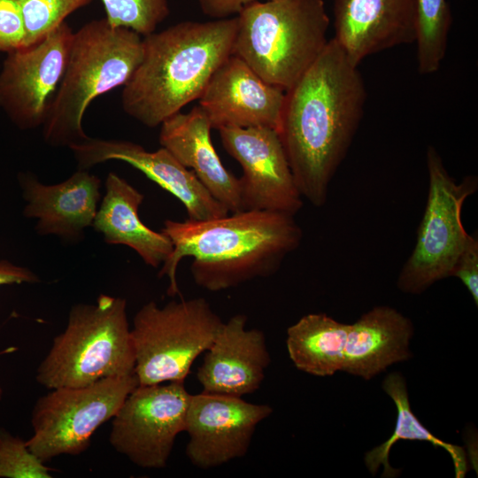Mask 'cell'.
Masks as SVG:
<instances>
[{"mask_svg":"<svg viewBox=\"0 0 478 478\" xmlns=\"http://www.w3.org/2000/svg\"><path fill=\"white\" fill-rule=\"evenodd\" d=\"M417 65L421 74L436 73L445 57L452 22L446 0H415Z\"/></svg>","mask_w":478,"mask_h":478,"instance_id":"cell-24","label":"cell"},{"mask_svg":"<svg viewBox=\"0 0 478 478\" xmlns=\"http://www.w3.org/2000/svg\"><path fill=\"white\" fill-rule=\"evenodd\" d=\"M451 276L457 277L461 281L477 306L478 238L476 233L468 235L466 243L453 266Z\"/></svg>","mask_w":478,"mask_h":478,"instance_id":"cell-29","label":"cell"},{"mask_svg":"<svg viewBox=\"0 0 478 478\" xmlns=\"http://www.w3.org/2000/svg\"><path fill=\"white\" fill-rule=\"evenodd\" d=\"M26 45V28L15 0H0V51L12 52Z\"/></svg>","mask_w":478,"mask_h":478,"instance_id":"cell-28","label":"cell"},{"mask_svg":"<svg viewBox=\"0 0 478 478\" xmlns=\"http://www.w3.org/2000/svg\"><path fill=\"white\" fill-rule=\"evenodd\" d=\"M39 281L38 276L28 268L16 266L6 259H0V286Z\"/></svg>","mask_w":478,"mask_h":478,"instance_id":"cell-31","label":"cell"},{"mask_svg":"<svg viewBox=\"0 0 478 478\" xmlns=\"http://www.w3.org/2000/svg\"><path fill=\"white\" fill-rule=\"evenodd\" d=\"M3 395H4V389H3V388L0 386V401H1V399L3 398Z\"/></svg>","mask_w":478,"mask_h":478,"instance_id":"cell-32","label":"cell"},{"mask_svg":"<svg viewBox=\"0 0 478 478\" xmlns=\"http://www.w3.org/2000/svg\"><path fill=\"white\" fill-rule=\"evenodd\" d=\"M247 320L232 316L204 352L197 372L203 392L242 397L260 388L271 357L263 331L247 329Z\"/></svg>","mask_w":478,"mask_h":478,"instance_id":"cell-16","label":"cell"},{"mask_svg":"<svg viewBox=\"0 0 478 478\" xmlns=\"http://www.w3.org/2000/svg\"><path fill=\"white\" fill-rule=\"evenodd\" d=\"M272 412L268 405L238 397L203 391L191 395L184 430L189 460L210 469L244 457L258 425Z\"/></svg>","mask_w":478,"mask_h":478,"instance_id":"cell-13","label":"cell"},{"mask_svg":"<svg viewBox=\"0 0 478 478\" xmlns=\"http://www.w3.org/2000/svg\"><path fill=\"white\" fill-rule=\"evenodd\" d=\"M365 83L335 40L285 91L277 133L296 185L316 207L346 157L363 117Z\"/></svg>","mask_w":478,"mask_h":478,"instance_id":"cell-1","label":"cell"},{"mask_svg":"<svg viewBox=\"0 0 478 478\" xmlns=\"http://www.w3.org/2000/svg\"><path fill=\"white\" fill-rule=\"evenodd\" d=\"M211 129L204 112L197 105L187 113L179 112L166 119L160 125L159 143L229 212L243 211L239 179L221 163Z\"/></svg>","mask_w":478,"mask_h":478,"instance_id":"cell-19","label":"cell"},{"mask_svg":"<svg viewBox=\"0 0 478 478\" xmlns=\"http://www.w3.org/2000/svg\"><path fill=\"white\" fill-rule=\"evenodd\" d=\"M73 31L65 21L39 42L8 53L0 104L21 128L42 127L67 65Z\"/></svg>","mask_w":478,"mask_h":478,"instance_id":"cell-11","label":"cell"},{"mask_svg":"<svg viewBox=\"0 0 478 478\" xmlns=\"http://www.w3.org/2000/svg\"><path fill=\"white\" fill-rule=\"evenodd\" d=\"M428 193L417 230L414 248L403 266L397 288L405 293L420 294L431 285L450 277L469 234L461 212L465 200L476 192L478 178L466 175L460 182L446 170L433 146L426 152Z\"/></svg>","mask_w":478,"mask_h":478,"instance_id":"cell-8","label":"cell"},{"mask_svg":"<svg viewBox=\"0 0 478 478\" xmlns=\"http://www.w3.org/2000/svg\"><path fill=\"white\" fill-rule=\"evenodd\" d=\"M285 91L229 56L213 73L200 97L212 128L267 127L277 130Z\"/></svg>","mask_w":478,"mask_h":478,"instance_id":"cell-15","label":"cell"},{"mask_svg":"<svg viewBox=\"0 0 478 478\" xmlns=\"http://www.w3.org/2000/svg\"><path fill=\"white\" fill-rule=\"evenodd\" d=\"M69 148L79 169L88 170L109 160H120L131 165L178 198L185 206L189 220L214 219L229 212L191 170L183 166L163 147L155 151H148L129 141L89 137Z\"/></svg>","mask_w":478,"mask_h":478,"instance_id":"cell-14","label":"cell"},{"mask_svg":"<svg viewBox=\"0 0 478 478\" xmlns=\"http://www.w3.org/2000/svg\"><path fill=\"white\" fill-rule=\"evenodd\" d=\"M106 20L141 36L156 31L170 13L169 0H101Z\"/></svg>","mask_w":478,"mask_h":478,"instance_id":"cell-25","label":"cell"},{"mask_svg":"<svg viewBox=\"0 0 478 478\" xmlns=\"http://www.w3.org/2000/svg\"><path fill=\"white\" fill-rule=\"evenodd\" d=\"M161 232L173 243V251L158 272V277L169 279L170 297L180 293L176 271L186 257L193 258L190 272L195 283L220 291L274 274L303 237L293 215L258 210L204 220H166Z\"/></svg>","mask_w":478,"mask_h":478,"instance_id":"cell-2","label":"cell"},{"mask_svg":"<svg viewBox=\"0 0 478 478\" xmlns=\"http://www.w3.org/2000/svg\"><path fill=\"white\" fill-rule=\"evenodd\" d=\"M335 40L356 66L415 42V0H334Z\"/></svg>","mask_w":478,"mask_h":478,"instance_id":"cell-17","label":"cell"},{"mask_svg":"<svg viewBox=\"0 0 478 478\" xmlns=\"http://www.w3.org/2000/svg\"><path fill=\"white\" fill-rule=\"evenodd\" d=\"M138 385L134 374L82 387L51 389L34 405L28 449L44 463L60 455L81 454L96 430L114 417Z\"/></svg>","mask_w":478,"mask_h":478,"instance_id":"cell-9","label":"cell"},{"mask_svg":"<svg viewBox=\"0 0 478 478\" xmlns=\"http://www.w3.org/2000/svg\"><path fill=\"white\" fill-rule=\"evenodd\" d=\"M143 56V36L112 26L105 18L91 20L73 32L66 71L42 126L44 141L70 147L89 138L82 119L97 96L123 87Z\"/></svg>","mask_w":478,"mask_h":478,"instance_id":"cell-4","label":"cell"},{"mask_svg":"<svg viewBox=\"0 0 478 478\" xmlns=\"http://www.w3.org/2000/svg\"><path fill=\"white\" fill-rule=\"evenodd\" d=\"M23 16L26 45H34L91 0H15Z\"/></svg>","mask_w":478,"mask_h":478,"instance_id":"cell-26","label":"cell"},{"mask_svg":"<svg viewBox=\"0 0 478 478\" xmlns=\"http://www.w3.org/2000/svg\"><path fill=\"white\" fill-rule=\"evenodd\" d=\"M350 327L325 313L303 316L287 329L289 358L297 369L315 376L342 371Z\"/></svg>","mask_w":478,"mask_h":478,"instance_id":"cell-22","label":"cell"},{"mask_svg":"<svg viewBox=\"0 0 478 478\" xmlns=\"http://www.w3.org/2000/svg\"><path fill=\"white\" fill-rule=\"evenodd\" d=\"M236 27L234 16L181 21L143 36L142 59L123 86V111L156 127L198 99L213 73L232 55Z\"/></svg>","mask_w":478,"mask_h":478,"instance_id":"cell-3","label":"cell"},{"mask_svg":"<svg viewBox=\"0 0 478 478\" xmlns=\"http://www.w3.org/2000/svg\"><path fill=\"white\" fill-rule=\"evenodd\" d=\"M203 297L143 305L131 336L139 385L184 382L196 358L212 345L223 325Z\"/></svg>","mask_w":478,"mask_h":478,"instance_id":"cell-7","label":"cell"},{"mask_svg":"<svg viewBox=\"0 0 478 478\" xmlns=\"http://www.w3.org/2000/svg\"><path fill=\"white\" fill-rule=\"evenodd\" d=\"M190 396L184 382L138 385L112 418L111 445L139 467H166L185 430Z\"/></svg>","mask_w":478,"mask_h":478,"instance_id":"cell-10","label":"cell"},{"mask_svg":"<svg viewBox=\"0 0 478 478\" xmlns=\"http://www.w3.org/2000/svg\"><path fill=\"white\" fill-rule=\"evenodd\" d=\"M412 335L410 319L389 306L374 307L351 324L342 371L370 380L410 358Z\"/></svg>","mask_w":478,"mask_h":478,"instance_id":"cell-20","label":"cell"},{"mask_svg":"<svg viewBox=\"0 0 478 478\" xmlns=\"http://www.w3.org/2000/svg\"><path fill=\"white\" fill-rule=\"evenodd\" d=\"M51 471L28 449L27 441L0 429V478H51Z\"/></svg>","mask_w":478,"mask_h":478,"instance_id":"cell-27","label":"cell"},{"mask_svg":"<svg viewBox=\"0 0 478 478\" xmlns=\"http://www.w3.org/2000/svg\"><path fill=\"white\" fill-rule=\"evenodd\" d=\"M135 357L124 298L100 295L72 307L65 330L37 367L36 381L51 389L82 387L135 374Z\"/></svg>","mask_w":478,"mask_h":478,"instance_id":"cell-6","label":"cell"},{"mask_svg":"<svg viewBox=\"0 0 478 478\" xmlns=\"http://www.w3.org/2000/svg\"><path fill=\"white\" fill-rule=\"evenodd\" d=\"M233 55L267 83L291 88L320 56L328 40L323 0H261L236 15Z\"/></svg>","mask_w":478,"mask_h":478,"instance_id":"cell-5","label":"cell"},{"mask_svg":"<svg viewBox=\"0 0 478 478\" xmlns=\"http://www.w3.org/2000/svg\"><path fill=\"white\" fill-rule=\"evenodd\" d=\"M223 148L242 166V210L270 211L295 216L303 207L300 194L277 131L267 127H223Z\"/></svg>","mask_w":478,"mask_h":478,"instance_id":"cell-12","label":"cell"},{"mask_svg":"<svg viewBox=\"0 0 478 478\" xmlns=\"http://www.w3.org/2000/svg\"><path fill=\"white\" fill-rule=\"evenodd\" d=\"M27 204L23 214L37 220L39 235H56L74 241L92 226L100 199V179L88 170L79 169L67 180L44 185L32 174L19 177Z\"/></svg>","mask_w":478,"mask_h":478,"instance_id":"cell-18","label":"cell"},{"mask_svg":"<svg viewBox=\"0 0 478 478\" xmlns=\"http://www.w3.org/2000/svg\"><path fill=\"white\" fill-rule=\"evenodd\" d=\"M202 12L213 19L236 16L246 5L261 0H196Z\"/></svg>","mask_w":478,"mask_h":478,"instance_id":"cell-30","label":"cell"},{"mask_svg":"<svg viewBox=\"0 0 478 478\" xmlns=\"http://www.w3.org/2000/svg\"><path fill=\"white\" fill-rule=\"evenodd\" d=\"M105 195L92 226L110 244L133 249L145 264L158 267L173 251L171 240L148 227L140 219L144 196L125 179L111 172L105 181Z\"/></svg>","mask_w":478,"mask_h":478,"instance_id":"cell-21","label":"cell"},{"mask_svg":"<svg viewBox=\"0 0 478 478\" xmlns=\"http://www.w3.org/2000/svg\"><path fill=\"white\" fill-rule=\"evenodd\" d=\"M382 389L394 402L397 416L392 435L365 455V464L370 473L375 474L382 466L383 477H396L398 470L393 468L389 461L391 447L398 440H416L428 442L436 448L445 450L452 459L455 477H465L467 472V460L464 449L441 440L420 421L412 411L404 376L399 373L389 374L382 382Z\"/></svg>","mask_w":478,"mask_h":478,"instance_id":"cell-23","label":"cell"}]
</instances>
